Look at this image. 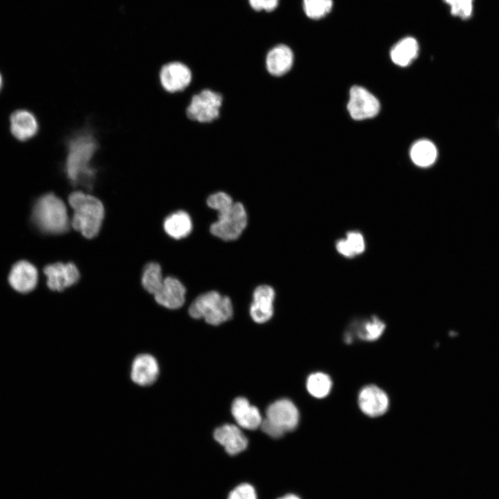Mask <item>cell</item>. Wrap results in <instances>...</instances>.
Listing matches in <instances>:
<instances>
[{
    "label": "cell",
    "instance_id": "4fadbf2b",
    "mask_svg": "<svg viewBox=\"0 0 499 499\" xmlns=\"http://www.w3.org/2000/svg\"><path fill=\"white\" fill-rule=\"evenodd\" d=\"M361 410L369 417H378L387 410L389 400L386 393L375 385L363 387L358 396Z\"/></svg>",
    "mask_w": 499,
    "mask_h": 499
},
{
    "label": "cell",
    "instance_id": "7402d4cb",
    "mask_svg": "<svg viewBox=\"0 0 499 499\" xmlns=\"http://www.w3.org/2000/svg\"><path fill=\"white\" fill-rule=\"evenodd\" d=\"M437 157L435 146L426 139L417 141L411 148L410 157L417 166L428 167L434 164Z\"/></svg>",
    "mask_w": 499,
    "mask_h": 499
},
{
    "label": "cell",
    "instance_id": "9a60e30c",
    "mask_svg": "<svg viewBox=\"0 0 499 499\" xmlns=\"http://www.w3.org/2000/svg\"><path fill=\"white\" fill-rule=\"evenodd\" d=\"M159 373V367L155 358L150 354H140L132 362L130 377L134 383L148 386L155 382Z\"/></svg>",
    "mask_w": 499,
    "mask_h": 499
},
{
    "label": "cell",
    "instance_id": "8fae6325",
    "mask_svg": "<svg viewBox=\"0 0 499 499\" xmlns=\"http://www.w3.org/2000/svg\"><path fill=\"white\" fill-rule=\"evenodd\" d=\"M294 60V53L290 47L279 44L268 52L265 57V68L270 75L281 77L291 70Z\"/></svg>",
    "mask_w": 499,
    "mask_h": 499
},
{
    "label": "cell",
    "instance_id": "d6a6232c",
    "mask_svg": "<svg viewBox=\"0 0 499 499\" xmlns=\"http://www.w3.org/2000/svg\"><path fill=\"white\" fill-rule=\"evenodd\" d=\"M278 499H300L295 494H287L281 498H279Z\"/></svg>",
    "mask_w": 499,
    "mask_h": 499
},
{
    "label": "cell",
    "instance_id": "9c48e42d",
    "mask_svg": "<svg viewBox=\"0 0 499 499\" xmlns=\"http://www.w3.org/2000/svg\"><path fill=\"white\" fill-rule=\"evenodd\" d=\"M162 87L170 93L183 91L191 83L192 73L188 66L180 62L164 65L159 73Z\"/></svg>",
    "mask_w": 499,
    "mask_h": 499
},
{
    "label": "cell",
    "instance_id": "5b68a950",
    "mask_svg": "<svg viewBox=\"0 0 499 499\" xmlns=\"http://www.w3.org/2000/svg\"><path fill=\"white\" fill-rule=\"evenodd\" d=\"M299 414L295 405L288 399H280L270 404L261 428L268 436L280 438L298 425Z\"/></svg>",
    "mask_w": 499,
    "mask_h": 499
},
{
    "label": "cell",
    "instance_id": "d4e9b609",
    "mask_svg": "<svg viewBox=\"0 0 499 499\" xmlns=\"http://www.w3.org/2000/svg\"><path fill=\"white\" fill-rule=\"evenodd\" d=\"M333 0H303V8L306 16L319 19L326 16L333 8Z\"/></svg>",
    "mask_w": 499,
    "mask_h": 499
},
{
    "label": "cell",
    "instance_id": "277c9868",
    "mask_svg": "<svg viewBox=\"0 0 499 499\" xmlns=\"http://www.w3.org/2000/svg\"><path fill=\"white\" fill-rule=\"evenodd\" d=\"M189 315L195 318H203L211 325H218L230 319L233 306L230 299L216 291H209L199 295L189 308Z\"/></svg>",
    "mask_w": 499,
    "mask_h": 499
},
{
    "label": "cell",
    "instance_id": "6da1fadb",
    "mask_svg": "<svg viewBox=\"0 0 499 499\" xmlns=\"http://www.w3.org/2000/svg\"><path fill=\"white\" fill-rule=\"evenodd\" d=\"M96 149L95 138L87 132L80 133L69 141L65 172L73 184L91 186L96 173L91 161Z\"/></svg>",
    "mask_w": 499,
    "mask_h": 499
},
{
    "label": "cell",
    "instance_id": "cb8c5ba5",
    "mask_svg": "<svg viewBox=\"0 0 499 499\" xmlns=\"http://www.w3.org/2000/svg\"><path fill=\"white\" fill-rule=\"evenodd\" d=\"M332 387L330 377L322 372L310 374L306 382L308 392L316 398H324L329 394Z\"/></svg>",
    "mask_w": 499,
    "mask_h": 499
},
{
    "label": "cell",
    "instance_id": "603a6c76",
    "mask_svg": "<svg viewBox=\"0 0 499 499\" xmlns=\"http://www.w3.org/2000/svg\"><path fill=\"white\" fill-rule=\"evenodd\" d=\"M164 279L161 267L158 263L152 262L145 266L141 283L149 293L155 295L161 288Z\"/></svg>",
    "mask_w": 499,
    "mask_h": 499
},
{
    "label": "cell",
    "instance_id": "ac0fdd59",
    "mask_svg": "<svg viewBox=\"0 0 499 499\" xmlns=\"http://www.w3.org/2000/svg\"><path fill=\"white\" fill-rule=\"evenodd\" d=\"M10 131L18 140L24 141L33 137L38 131V123L34 114L25 110L15 111L10 118Z\"/></svg>",
    "mask_w": 499,
    "mask_h": 499
},
{
    "label": "cell",
    "instance_id": "836d02e7",
    "mask_svg": "<svg viewBox=\"0 0 499 499\" xmlns=\"http://www.w3.org/2000/svg\"><path fill=\"white\" fill-rule=\"evenodd\" d=\"M2 85H3V78H2V76H1V73H0V90H1V87H2Z\"/></svg>",
    "mask_w": 499,
    "mask_h": 499
},
{
    "label": "cell",
    "instance_id": "7a4b0ae2",
    "mask_svg": "<svg viewBox=\"0 0 499 499\" xmlns=\"http://www.w3.org/2000/svg\"><path fill=\"white\" fill-rule=\"evenodd\" d=\"M69 203L73 210V227L87 238L95 237L99 232L105 214L100 200L82 191H75L69 196Z\"/></svg>",
    "mask_w": 499,
    "mask_h": 499
},
{
    "label": "cell",
    "instance_id": "ffe728a7",
    "mask_svg": "<svg viewBox=\"0 0 499 499\" xmlns=\"http://www.w3.org/2000/svg\"><path fill=\"white\" fill-rule=\"evenodd\" d=\"M192 227L189 215L184 211L171 213L166 217L164 222L165 231L175 239L186 237L191 233Z\"/></svg>",
    "mask_w": 499,
    "mask_h": 499
},
{
    "label": "cell",
    "instance_id": "d6986e66",
    "mask_svg": "<svg viewBox=\"0 0 499 499\" xmlns=\"http://www.w3.org/2000/svg\"><path fill=\"white\" fill-rule=\"evenodd\" d=\"M231 413L237 424L243 428L255 430L261 426V415L254 405L243 397L236 398L232 403Z\"/></svg>",
    "mask_w": 499,
    "mask_h": 499
},
{
    "label": "cell",
    "instance_id": "44dd1931",
    "mask_svg": "<svg viewBox=\"0 0 499 499\" xmlns=\"http://www.w3.org/2000/svg\"><path fill=\"white\" fill-rule=\"evenodd\" d=\"M419 45L417 40L411 37L399 41L392 49L390 57L396 65L406 67L417 56Z\"/></svg>",
    "mask_w": 499,
    "mask_h": 499
},
{
    "label": "cell",
    "instance_id": "8992f818",
    "mask_svg": "<svg viewBox=\"0 0 499 499\" xmlns=\"http://www.w3.org/2000/svg\"><path fill=\"white\" fill-rule=\"evenodd\" d=\"M247 223V216L240 202H234L229 207L218 212V220L211 224V233L224 240L237 239Z\"/></svg>",
    "mask_w": 499,
    "mask_h": 499
},
{
    "label": "cell",
    "instance_id": "f546056e",
    "mask_svg": "<svg viewBox=\"0 0 499 499\" xmlns=\"http://www.w3.org/2000/svg\"><path fill=\"white\" fill-rule=\"evenodd\" d=\"M345 239L354 256L361 254L365 250V241L360 233L350 231L347 233Z\"/></svg>",
    "mask_w": 499,
    "mask_h": 499
},
{
    "label": "cell",
    "instance_id": "83f0119b",
    "mask_svg": "<svg viewBox=\"0 0 499 499\" xmlns=\"http://www.w3.org/2000/svg\"><path fill=\"white\" fill-rule=\"evenodd\" d=\"M207 204L218 212L231 206L234 202L230 195L220 191L210 195L207 200Z\"/></svg>",
    "mask_w": 499,
    "mask_h": 499
},
{
    "label": "cell",
    "instance_id": "52a82bcc",
    "mask_svg": "<svg viewBox=\"0 0 499 499\" xmlns=\"http://www.w3.org/2000/svg\"><path fill=\"white\" fill-rule=\"evenodd\" d=\"M220 93L210 89H204L194 94L186 110V116L192 121L208 123L220 116L222 105Z\"/></svg>",
    "mask_w": 499,
    "mask_h": 499
},
{
    "label": "cell",
    "instance_id": "484cf974",
    "mask_svg": "<svg viewBox=\"0 0 499 499\" xmlns=\"http://www.w3.org/2000/svg\"><path fill=\"white\" fill-rule=\"evenodd\" d=\"M450 7V13L463 21L470 19L474 12L475 0H443Z\"/></svg>",
    "mask_w": 499,
    "mask_h": 499
},
{
    "label": "cell",
    "instance_id": "1f68e13d",
    "mask_svg": "<svg viewBox=\"0 0 499 499\" xmlns=\"http://www.w3.org/2000/svg\"><path fill=\"white\" fill-rule=\"evenodd\" d=\"M336 249L338 252L347 257L354 256L353 253L351 250L346 239H341L338 241L336 244Z\"/></svg>",
    "mask_w": 499,
    "mask_h": 499
},
{
    "label": "cell",
    "instance_id": "5bb4252c",
    "mask_svg": "<svg viewBox=\"0 0 499 499\" xmlns=\"http://www.w3.org/2000/svg\"><path fill=\"white\" fill-rule=\"evenodd\" d=\"M38 274L36 268L26 261L16 263L10 272L8 281L16 291L27 293L36 286Z\"/></svg>",
    "mask_w": 499,
    "mask_h": 499
},
{
    "label": "cell",
    "instance_id": "ba28073f",
    "mask_svg": "<svg viewBox=\"0 0 499 499\" xmlns=\"http://www.w3.org/2000/svg\"><path fill=\"white\" fill-rule=\"evenodd\" d=\"M347 110L355 120H364L375 116L379 112L378 99L365 88L353 86L350 90Z\"/></svg>",
    "mask_w": 499,
    "mask_h": 499
},
{
    "label": "cell",
    "instance_id": "7c38bea8",
    "mask_svg": "<svg viewBox=\"0 0 499 499\" xmlns=\"http://www.w3.org/2000/svg\"><path fill=\"white\" fill-rule=\"evenodd\" d=\"M274 296V290L270 286L261 285L255 288L250 310L251 317L255 322L262 324L272 317Z\"/></svg>",
    "mask_w": 499,
    "mask_h": 499
},
{
    "label": "cell",
    "instance_id": "3957f363",
    "mask_svg": "<svg viewBox=\"0 0 499 499\" xmlns=\"http://www.w3.org/2000/svg\"><path fill=\"white\" fill-rule=\"evenodd\" d=\"M33 221L43 232L59 234L69 227L67 207L64 202L53 193L40 197L33 209Z\"/></svg>",
    "mask_w": 499,
    "mask_h": 499
},
{
    "label": "cell",
    "instance_id": "e0dca14e",
    "mask_svg": "<svg viewBox=\"0 0 499 499\" xmlns=\"http://www.w3.org/2000/svg\"><path fill=\"white\" fill-rule=\"evenodd\" d=\"M186 289L177 279L171 277L164 279L159 291L154 295L156 301L167 308L177 309L185 301Z\"/></svg>",
    "mask_w": 499,
    "mask_h": 499
},
{
    "label": "cell",
    "instance_id": "f1b7e54d",
    "mask_svg": "<svg viewBox=\"0 0 499 499\" xmlns=\"http://www.w3.org/2000/svg\"><path fill=\"white\" fill-rule=\"evenodd\" d=\"M227 499H257L254 488L250 484L243 483L234 489Z\"/></svg>",
    "mask_w": 499,
    "mask_h": 499
},
{
    "label": "cell",
    "instance_id": "2e32d148",
    "mask_svg": "<svg viewBox=\"0 0 499 499\" xmlns=\"http://www.w3.org/2000/svg\"><path fill=\"white\" fill-rule=\"evenodd\" d=\"M214 439L224 446L230 455H237L246 449L248 440L238 427L232 424H225L216 429Z\"/></svg>",
    "mask_w": 499,
    "mask_h": 499
},
{
    "label": "cell",
    "instance_id": "4316f807",
    "mask_svg": "<svg viewBox=\"0 0 499 499\" xmlns=\"http://www.w3.org/2000/svg\"><path fill=\"white\" fill-rule=\"evenodd\" d=\"M385 328V324L378 317H374L360 327L358 333L361 339L373 341L380 337Z\"/></svg>",
    "mask_w": 499,
    "mask_h": 499
},
{
    "label": "cell",
    "instance_id": "30bf717a",
    "mask_svg": "<svg viewBox=\"0 0 499 499\" xmlns=\"http://www.w3.org/2000/svg\"><path fill=\"white\" fill-rule=\"evenodd\" d=\"M44 272L48 287L54 291H62L76 283L80 277L77 267L72 263H55L46 265Z\"/></svg>",
    "mask_w": 499,
    "mask_h": 499
},
{
    "label": "cell",
    "instance_id": "4dcf8cb0",
    "mask_svg": "<svg viewBox=\"0 0 499 499\" xmlns=\"http://www.w3.org/2000/svg\"><path fill=\"white\" fill-rule=\"evenodd\" d=\"M248 1L252 8L256 11H272L279 3V0H248Z\"/></svg>",
    "mask_w": 499,
    "mask_h": 499
}]
</instances>
